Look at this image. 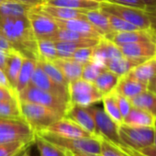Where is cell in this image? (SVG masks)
<instances>
[{
	"instance_id": "obj_37",
	"label": "cell",
	"mask_w": 156,
	"mask_h": 156,
	"mask_svg": "<svg viewBox=\"0 0 156 156\" xmlns=\"http://www.w3.org/2000/svg\"><path fill=\"white\" fill-rule=\"evenodd\" d=\"M106 69L107 68L103 62L92 59L91 61L84 64L81 78L89 82H94L97 79V77Z\"/></svg>"
},
{
	"instance_id": "obj_47",
	"label": "cell",
	"mask_w": 156,
	"mask_h": 156,
	"mask_svg": "<svg viewBox=\"0 0 156 156\" xmlns=\"http://www.w3.org/2000/svg\"><path fill=\"white\" fill-rule=\"evenodd\" d=\"M13 50H15V47L2 34H0V51L9 52Z\"/></svg>"
},
{
	"instance_id": "obj_3",
	"label": "cell",
	"mask_w": 156,
	"mask_h": 156,
	"mask_svg": "<svg viewBox=\"0 0 156 156\" xmlns=\"http://www.w3.org/2000/svg\"><path fill=\"white\" fill-rule=\"evenodd\" d=\"M19 102L23 119L31 126L36 133L46 129L53 122L64 117L50 108L36 103L20 100Z\"/></svg>"
},
{
	"instance_id": "obj_2",
	"label": "cell",
	"mask_w": 156,
	"mask_h": 156,
	"mask_svg": "<svg viewBox=\"0 0 156 156\" xmlns=\"http://www.w3.org/2000/svg\"><path fill=\"white\" fill-rule=\"evenodd\" d=\"M49 142L58 146L69 153L84 152L93 155H100V137L92 136L88 138H63L46 132L37 133Z\"/></svg>"
},
{
	"instance_id": "obj_18",
	"label": "cell",
	"mask_w": 156,
	"mask_h": 156,
	"mask_svg": "<svg viewBox=\"0 0 156 156\" xmlns=\"http://www.w3.org/2000/svg\"><path fill=\"white\" fill-rule=\"evenodd\" d=\"M24 55L18 50H13L7 52V61L5 66V73L9 79L11 88L16 92V86L18 81V76L24 60Z\"/></svg>"
},
{
	"instance_id": "obj_6",
	"label": "cell",
	"mask_w": 156,
	"mask_h": 156,
	"mask_svg": "<svg viewBox=\"0 0 156 156\" xmlns=\"http://www.w3.org/2000/svg\"><path fill=\"white\" fill-rule=\"evenodd\" d=\"M154 131L155 127H135L121 124L119 128L120 146L140 151L153 144Z\"/></svg>"
},
{
	"instance_id": "obj_17",
	"label": "cell",
	"mask_w": 156,
	"mask_h": 156,
	"mask_svg": "<svg viewBox=\"0 0 156 156\" xmlns=\"http://www.w3.org/2000/svg\"><path fill=\"white\" fill-rule=\"evenodd\" d=\"M148 89V84L141 82L135 77L131 76L129 73L122 75L119 83L115 88V91L129 99L138 96L139 94L142 93L143 91Z\"/></svg>"
},
{
	"instance_id": "obj_7",
	"label": "cell",
	"mask_w": 156,
	"mask_h": 156,
	"mask_svg": "<svg viewBox=\"0 0 156 156\" xmlns=\"http://www.w3.org/2000/svg\"><path fill=\"white\" fill-rule=\"evenodd\" d=\"M36 131L23 119L0 118V143L35 140Z\"/></svg>"
},
{
	"instance_id": "obj_28",
	"label": "cell",
	"mask_w": 156,
	"mask_h": 156,
	"mask_svg": "<svg viewBox=\"0 0 156 156\" xmlns=\"http://www.w3.org/2000/svg\"><path fill=\"white\" fill-rule=\"evenodd\" d=\"M37 63V59L31 58L25 56L19 76H18V81H17V86H16V94H19L21 92L23 89H25L31 79L32 73L34 72L35 66Z\"/></svg>"
},
{
	"instance_id": "obj_63",
	"label": "cell",
	"mask_w": 156,
	"mask_h": 156,
	"mask_svg": "<svg viewBox=\"0 0 156 156\" xmlns=\"http://www.w3.org/2000/svg\"><path fill=\"white\" fill-rule=\"evenodd\" d=\"M99 156H100V155H99Z\"/></svg>"
},
{
	"instance_id": "obj_61",
	"label": "cell",
	"mask_w": 156,
	"mask_h": 156,
	"mask_svg": "<svg viewBox=\"0 0 156 156\" xmlns=\"http://www.w3.org/2000/svg\"><path fill=\"white\" fill-rule=\"evenodd\" d=\"M154 31H155V30H154ZM155 34H156V31H155Z\"/></svg>"
},
{
	"instance_id": "obj_8",
	"label": "cell",
	"mask_w": 156,
	"mask_h": 156,
	"mask_svg": "<svg viewBox=\"0 0 156 156\" xmlns=\"http://www.w3.org/2000/svg\"><path fill=\"white\" fill-rule=\"evenodd\" d=\"M99 9L104 12L121 18L139 29H151L150 21L145 9L125 7L108 2H101Z\"/></svg>"
},
{
	"instance_id": "obj_15",
	"label": "cell",
	"mask_w": 156,
	"mask_h": 156,
	"mask_svg": "<svg viewBox=\"0 0 156 156\" xmlns=\"http://www.w3.org/2000/svg\"><path fill=\"white\" fill-rule=\"evenodd\" d=\"M118 47L122 55L129 58L147 60L156 56V41H142Z\"/></svg>"
},
{
	"instance_id": "obj_57",
	"label": "cell",
	"mask_w": 156,
	"mask_h": 156,
	"mask_svg": "<svg viewBox=\"0 0 156 156\" xmlns=\"http://www.w3.org/2000/svg\"><path fill=\"white\" fill-rule=\"evenodd\" d=\"M19 156H31V155L28 152V150H26V151H24L22 153H20Z\"/></svg>"
},
{
	"instance_id": "obj_42",
	"label": "cell",
	"mask_w": 156,
	"mask_h": 156,
	"mask_svg": "<svg viewBox=\"0 0 156 156\" xmlns=\"http://www.w3.org/2000/svg\"><path fill=\"white\" fill-rule=\"evenodd\" d=\"M93 48L94 47H81L76 49L72 57L73 60H75L76 62H80L82 64H86L87 62H88L89 61L92 60L93 57Z\"/></svg>"
},
{
	"instance_id": "obj_46",
	"label": "cell",
	"mask_w": 156,
	"mask_h": 156,
	"mask_svg": "<svg viewBox=\"0 0 156 156\" xmlns=\"http://www.w3.org/2000/svg\"><path fill=\"white\" fill-rule=\"evenodd\" d=\"M145 11L150 21V28L156 31V7L146 8Z\"/></svg>"
},
{
	"instance_id": "obj_34",
	"label": "cell",
	"mask_w": 156,
	"mask_h": 156,
	"mask_svg": "<svg viewBox=\"0 0 156 156\" xmlns=\"http://www.w3.org/2000/svg\"><path fill=\"white\" fill-rule=\"evenodd\" d=\"M37 51L38 60L53 62L56 58H58L55 41L49 39L37 40Z\"/></svg>"
},
{
	"instance_id": "obj_31",
	"label": "cell",
	"mask_w": 156,
	"mask_h": 156,
	"mask_svg": "<svg viewBox=\"0 0 156 156\" xmlns=\"http://www.w3.org/2000/svg\"><path fill=\"white\" fill-rule=\"evenodd\" d=\"M33 6L20 2H8L0 4V17L24 18L27 17L29 10Z\"/></svg>"
},
{
	"instance_id": "obj_32",
	"label": "cell",
	"mask_w": 156,
	"mask_h": 156,
	"mask_svg": "<svg viewBox=\"0 0 156 156\" xmlns=\"http://www.w3.org/2000/svg\"><path fill=\"white\" fill-rule=\"evenodd\" d=\"M102 103L104 107L105 112L118 124L121 125L123 122V117L119 111L115 91H112L111 93H108L107 95H104L102 98Z\"/></svg>"
},
{
	"instance_id": "obj_44",
	"label": "cell",
	"mask_w": 156,
	"mask_h": 156,
	"mask_svg": "<svg viewBox=\"0 0 156 156\" xmlns=\"http://www.w3.org/2000/svg\"><path fill=\"white\" fill-rule=\"evenodd\" d=\"M106 2L117 4V5H120V6H125V7L140 9H146V6L143 3L142 0H107Z\"/></svg>"
},
{
	"instance_id": "obj_21",
	"label": "cell",
	"mask_w": 156,
	"mask_h": 156,
	"mask_svg": "<svg viewBox=\"0 0 156 156\" xmlns=\"http://www.w3.org/2000/svg\"><path fill=\"white\" fill-rule=\"evenodd\" d=\"M37 8L43 13L49 15L53 19L60 20H73V19H81L87 20L85 9H73L62 7H53L47 5H39Z\"/></svg>"
},
{
	"instance_id": "obj_20",
	"label": "cell",
	"mask_w": 156,
	"mask_h": 156,
	"mask_svg": "<svg viewBox=\"0 0 156 156\" xmlns=\"http://www.w3.org/2000/svg\"><path fill=\"white\" fill-rule=\"evenodd\" d=\"M145 60H140V59H134V58H129L124 55H120L109 60H107L104 62V65L106 68L119 77L122 75L128 73L131 69H133L135 66L140 64Z\"/></svg>"
},
{
	"instance_id": "obj_39",
	"label": "cell",
	"mask_w": 156,
	"mask_h": 156,
	"mask_svg": "<svg viewBox=\"0 0 156 156\" xmlns=\"http://www.w3.org/2000/svg\"><path fill=\"white\" fill-rule=\"evenodd\" d=\"M57 56L60 58H71L73 51L81 47H89L85 43L74 41H55Z\"/></svg>"
},
{
	"instance_id": "obj_9",
	"label": "cell",
	"mask_w": 156,
	"mask_h": 156,
	"mask_svg": "<svg viewBox=\"0 0 156 156\" xmlns=\"http://www.w3.org/2000/svg\"><path fill=\"white\" fill-rule=\"evenodd\" d=\"M91 114L93 115L97 134L100 138H103L116 145L120 146V139L119 133V125H118L104 110V108L90 106L88 107Z\"/></svg>"
},
{
	"instance_id": "obj_10",
	"label": "cell",
	"mask_w": 156,
	"mask_h": 156,
	"mask_svg": "<svg viewBox=\"0 0 156 156\" xmlns=\"http://www.w3.org/2000/svg\"><path fill=\"white\" fill-rule=\"evenodd\" d=\"M27 19L29 20L36 40H51V38L59 30L55 20L49 15L41 12L37 6L32 7L29 10Z\"/></svg>"
},
{
	"instance_id": "obj_62",
	"label": "cell",
	"mask_w": 156,
	"mask_h": 156,
	"mask_svg": "<svg viewBox=\"0 0 156 156\" xmlns=\"http://www.w3.org/2000/svg\"><path fill=\"white\" fill-rule=\"evenodd\" d=\"M0 34H1V33H0Z\"/></svg>"
},
{
	"instance_id": "obj_4",
	"label": "cell",
	"mask_w": 156,
	"mask_h": 156,
	"mask_svg": "<svg viewBox=\"0 0 156 156\" xmlns=\"http://www.w3.org/2000/svg\"><path fill=\"white\" fill-rule=\"evenodd\" d=\"M69 100L71 104L90 107L102 100L103 95L93 82L79 78L68 83L67 86Z\"/></svg>"
},
{
	"instance_id": "obj_27",
	"label": "cell",
	"mask_w": 156,
	"mask_h": 156,
	"mask_svg": "<svg viewBox=\"0 0 156 156\" xmlns=\"http://www.w3.org/2000/svg\"><path fill=\"white\" fill-rule=\"evenodd\" d=\"M86 18L87 20L89 21L102 36H105L113 31L106 13L100 9L86 10Z\"/></svg>"
},
{
	"instance_id": "obj_45",
	"label": "cell",
	"mask_w": 156,
	"mask_h": 156,
	"mask_svg": "<svg viewBox=\"0 0 156 156\" xmlns=\"http://www.w3.org/2000/svg\"><path fill=\"white\" fill-rule=\"evenodd\" d=\"M17 98V94L10 88L0 86V100H11Z\"/></svg>"
},
{
	"instance_id": "obj_13",
	"label": "cell",
	"mask_w": 156,
	"mask_h": 156,
	"mask_svg": "<svg viewBox=\"0 0 156 156\" xmlns=\"http://www.w3.org/2000/svg\"><path fill=\"white\" fill-rule=\"evenodd\" d=\"M30 84L34 87H37L40 89H42L44 91L54 94V95L70 102L67 87L59 86V85L55 84L51 79V78L46 74V73L44 72L40 60H37V63H36L34 72L32 73Z\"/></svg>"
},
{
	"instance_id": "obj_26",
	"label": "cell",
	"mask_w": 156,
	"mask_h": 156,
	"mask_svg": "<svg viewBox=\"0 0 156 156\" xmlns=\"http://www.w3.org/2000/svg\"><path fill=\"white\" fill-rule=\"evenodd\" d=\"M53 41H74V42H81L85 43L89 47H94L99 41L98 39L89 38L86 35L78 33L75 31L68 30L65 29H59L56 33L51 38Z\"/></svg>"
},
{
	"instance_id": "obj_59",
	"label": "cell",
	"mask_w": 156,
	"mask_h": 156,
	"mask_svg": "<svg viewBox=\"0 0 156 156\" xmlns=\"http://www.w3.org/2000/svg\"><path fill=\"white\" fill-rule=\"evenodd\" d=\"M94 1H97V2H99V3H101V2H106L107 0H94Z\"/></svg>"
},
{
	"instance_id": "obj_58",
	"label": "cell",
	"mask_w": 156,
	"mask_h": 156,
	"mask_svg": "<svg viewBox=\"0 0 156 156\" xmlns=\"http://www.w3.org/2000/svg\"><path fill=\"white\" fill-rule=\"evenodd\" d=\"M153 145L156 146V127H155V131H154V140H153Z\"/></svg>"
},
{
	"instance_id": "obj_30",
	"label": "cell",
	"mask_w": 156,
	"mask_h": 156,
	"mask_svg": "<svg viewBox=\"0 0 156 156\" xmlns=\"http://www.w3.org/2000/svg\"><path fill=\"white\" fill-rule=\"evenodd\" d=\"M119 78L120 77L119 75L106 69L97 77V79L93 83L104 96L115 90Z\"/></svg>"
},
{
	"instance_id": "obj_55",
	"label": "cell",
	"mask_w": 156,
	"mask_h": 156,
	"mask_svg": "<svg viewBox=\"0 0 156 156\" xmlns=\"http://www.w3.org/2000/svg\"><path fill=\"white\" fill-rule=\"evenodd\" d=\"M70 156H98V155H93V154H88V153H84V152H75V153H69Z\"/></svg>"
},
{
	"instance_id": "obj_1",
	"label": "cell",
	"mask_w": 156,
	"mask_h": 156,
	"mask_svg": "<svg viewBox=\"0 0 156 156\" xmlns=\"http://www.w3.org/2000/svg\"><path fill=\"white\" fill-rule=\"evenodd\" d=\"M0 33L16 50L38 60L37 40L27 17H0Z\"/></svg>"
},
{
	"instance_id": "obj_12",
	"label": "cell",
	"mask_w": 156,
	"mask_h": 156,
	"mask_svg": "<svg viewBox=\"0 0 156 156\" xmlns=\"http://www.w3.org/2000/svg\"><path fill=\"white\" fill-rule=\"evenodd\" d=\"M41 132H46L63 138H88L94 136L66 117L59 119Z\"/></svg>"
},
{
	"instance_id": "obj_35",
	"label": "cell",
	"mask_w": 156,
	"mask_h": 156,
	"mask_svg": "<svg viewBox=\"0 0 156 156\" xmlns=\"http://www.w3.org/2000/svg\"><path fill=\"white\" fill-rule=\"evenodd\" d=\"M34 144H36L40 151V156H69V152L49 142L37 133Z\"/></svg>"
},
{
	"instance_id": "obj_52",
	"label": "cell",
	"mask_w": 156,
	"mask_h": 156,
	"mask_svg": "<svg viewBox=\"0 0 156 156\" xmlns=\"http://www.w3.org/2000/svg\"><path fill=\"white\" fill-rule=\"evenodd\" d=\"M20 1L21 3L28 4V5H30V6H33V7L41 5L43 3V0H20Z\"/></svg>"
},
{
	"instance_id": "obj_50",
	"label": "cell",
	"mask_w": 156,
	"mask_h": 156,
	"mask_svg": "<svg viewBox=\"0 0 156 156\" xmlns=\"http://www.w3.org/2000/svg\"><path fill=\"white\" fill-rule=\"evenodd\" d=\"M6 61H7V51H0V69H2L3 71L5 70Z\"/></svg>"
},
{
	"instance_id": "obj_5",
	"label": "cell",
	"mask_w": 156,
	"mask_h": 156,
	"mask_svg": "<svg viewBox=\"0 0 156 156\" xmlns=\"http://www.w3.org/2000/svg\"><path fill=\"white\" fill-rule=\"evenodd\" d=\"M18 99L20 101H27L31 103H36L47 108H50L62 116L65 115V112L70 105V102L54 95L50 92L44 91L30 84L23 89L21 92L17 94Z\"/></svg>"
},
{
	"instance_id": "obj_43",
	"label": "cell",
	"mask_w": 156,
	"mask_h": 156,
	"mask_svg": "<svg viewBox=\"0 0 156 156\" xmlns=\"http://www.w3.org/2000/svg\"><path fill=\"white\" fill-rule=\"evenodd\" d=\"M115 95H116V98H117V102H118L119 111H120V113H121V115H122V117L124 119L128 115L129 110L131 109L132 105L130 103V100L129 98H127L126 97L117 93L116 91H115Z\"/></svg>"
},
{
	"instance_id": "obj_60",
	"label": "cell",
	"mask_w": 156,
	"mask_h": 156,
	"mask_svg": "<svg viewBox=\"0 0 156 156\" xmlns=\"http://www.w3.org/2000/svg\"><path fill=\"white\" fill-rule=\"evenodd\" d=\"M155 127H156V122H155Z\"/></svg>"
},
{
	"instance_id": "obj_25",
	"label": "cell",
	"mask_w": 156,
	"mask_h": 156,
	"mask_svg": "<svg viewBox=\"0 0 156 156\" xmlns=\"http://www.w3.org/2000/svg\"><path fill=\"white\" fill-rule=\"evenodd\" d=\"M43 5L73 9L93 10L99 9L100 3L94 0H43Z\"/></svg>"
},
{
	"instance_id": "obj_51",
	"label": "cell",
	"mask_w": 156,
	"mask_h": 156,
	"mask_svg": "<svg viewBox=\"0 0 156 156\" xmlns=\"http://www.w3.org/2000/svg\"><path fill=\"white\" fill-rule=\"evenodd\" d=\"M119 147L121 148V150H123L129 156H143L138 151H135V150H132V149H129V148H127V147H123V146H119Z\"/></svg>"
},
{
	"instance_id": "obj_38",
	"label": "cell",
	"mask_w": 156,
	"mask_h": 156,
	"mask_svg": "<svg viewBox=\"0 0 156 156\" xmlns=\"http://www.w3.org/2000/svg\"><path fill=\"white\" fill-rule=\"evenodd\" d=\"M41 66L44 70V72L46 73V74L51 78V79L57 85L59 86H62L67 87L68 83L65 80V78L62 74V73L61 72V70L52 62H48V61H41L40 60Z\"/></svg>"
},
{
	"instance_id": "obj_53",
	"label": "cell",
	"mask_w": 156,
	"mask_h": 156,
	"mask_svg": "<svg viewBox=\"0 0 156 156\" xmlns=\"http://www.w3.org/2000/svg\"><path fill=\"white\" fill-rule=\"evenodd\" d=\"M148 89L156 95V75L148 83Z\"/></svg>"
},
{
	"instance_id": "obj_11",
	"label": "cell",
	"mask_w": 156,
	"mask_h": 156,
	"mask_svg": "<svg viewBox=\"0 0 156 156\" xmlns=\"http://www.w3.org/2000/svg\"><path fill=\"white\" fill-rule=\"evenodd\" d=\"M103 37L117 46L142 41H156L155 31L151 29H138L129 31H112Z\"/></svg>"
},
{
	"instance_id": "obj_56",
	"label": "cell",
	"mask_w": 156,
	"mask_h": 156,
	"mask_svg": "<svg viewBox=\"0 0 156 156\" xmlns=\"http://www.w3.org/2000/svg\"><path fill=\"white\" fill-rule=\"evenodd\" d=\"M8 2H20V3H21L20 0H0V4L8 3Z\"/></svg>"
},
{
	"instance_id": "obj_49",
	"label": "cell",
	"mask_w": 156,
	"mask_h": 156,
	"mask_svg": "<svg viewBox=\"0 0 156 156\" xmlns=\"http://www.w3.org/2000/svg\"><path fill=\"white\" fill-rule=\"evenodd\" d=\"M0 86L12 89L11 87H10V85H9V82L8 77H7L5 72H4L2 69H0ZM12 90H13V89H12ZM13 91H14V90H13Z\"/></svg>"
},
{
	"instance_id": "obj_16",
	"label": "cell",
	"mask_w": 156,
	"mask_h": 156,
	"mask_svg": "<svg viewBox=\"0 0 156 156\" xmlns=\"http://www.w3.org/2000/svg\"><path fill=\"white\" fill-rule=\"evenodd\" d=\"M53 19V18H52ZM59 29H65L86 35L93 39H101L103 36L96 30V28L87 20L73 19V20H60L53 19Z\"/></svg>"
},
{
	"instance_id": "obj_48",
	"label": "cell",
	"mask_w": 156,
	"mask_h": 156,
	"mask_svg": "<svg viewBox=\"0 0 156 156\" xmlns=\"http://www.w3.org/2000/svg\"><path fill=\"white\" fill-rule=\"evenodd\" d=\"M138 151L140 154H142L143 156H156V146L152 144V145L145 147Z\"/></svg>"
},
{
	"instance_id": "obj_24",
	"label": "cell",
	"mask_w": 156,
	"mask_h": 156,
	"mask_svg": "<svg viewBox=\"0 0 156 156\" xmlns=\"http://www.w3.org/2000/svg\"><path fill=\"white\" fill-rule=\"evenodd\" d=\"M129 73L136 79L148 84L156 75V56L143 61L131 69Z\"/></svg>"
},
{
	"instance_id": "obj_14",
	"label": "cell",
	"mask_w": 156,
	"mask_h": 156,
	"mask_svg": "<svg viewBox=\"0 0 156 156\" xmlns=\"http://www.w3.org/2000/svg\"><path fill=\"white\" fill-rule=\"evenodd\" d=\"M64 117L73 120L76 124L82 127L85 130H87L90 134L94 136H98L95 120L93 115L88 109V107H81L70 103Z\"/></svg>"
},
{
	"instance_id": "obj_23",
	"label": "cell",
	"mask_w": 156,
	"mask_h": 156,
	"mask_svg": "<svg viewBox=\"0 0 156 156\" xmlns=\"http://www.w3.org/2000/svg\"><path fill=\"white\" fill-rule=\"evenodd\" d=\"M156 118L150 113L132 107L128 115L123 119L122 124L135 127H155Z\"/></svg>"
},
{
	"instance_id": "obj_40",
	"label": "cell",
	"mask_w": 156,
	"mask_h": 156,
	"mask_svg": "<svg viewBox=\"0 0 156 156\" xmlns=\"http://www.w3.org/2000/svg\"><path fill=\"white\" fill-rule=\"evenodd\" d=\"M105 13L108 19L109 24H110L113 31H129V30H134L139 29L136 26L132 25L131 23L127 22L126 20H122L121 18H119L118 16H115L113 14H109L107 12H105Z\"/></svg>"
},
{
	"instance_id": "obj_54",
	"label": "cell",
	"mask_w": 156,
	"mask_h": 156,
	"mask_svg": "<svg viewBox=\"0 0 156 156\" xmlns=\"http://www.w3.org/2000/svg\"><path fill=\"white\" fill-rule=\"evenodd\" d=\"M146 8H153L156 7V0H142Z\"/></svg>"
},
{
	"instance_id": "obj_36",
	"label": "cell",
	"mask_w": 156,
	"mask_h": 156,
	"mask_svg": "<svg viewBox=\"0 0 156 156\" xmlns=\"http://www.w3.org/2000/svg\"><path fill=\"white\" fill-rule=\"evenodd\" d=\"M0 118H23L18 97L11 100H0Z\"/></svg>"
},
{
	"instance_id": "obj_22",
	"label": "cell",
	"mask_w": 156,
	"mask_h": 156,
	"mask_svg": "<svg viewBox=\"0 0 156 156\" xmlns=\"http://www.w3.org/2000/svg\"><path fill=\"white\" fill-rule=\"evenodd\" d=\"M122 54L119 51V48L116 44L111 42L110 41L102 37L99 40V41L97 43V45H95L93 48L92 59L104 63L107 60H109V59H112Z\"/></svg>"
},
{
	"instance_id": "obj_41",
	"label": "cell",
	"mask_w": 156,
	"mask_h": 156,
	"mask_svg": "<svg viewBox=\"0 0 156 156\" xmlns=\"http://www.w3.org/2000/svg\"><path fill=\"white\" fill-rule=\"evenodd\" d=\"M100 156H129L119 145H116L103 138H100Z\"/></svg>"
},
{
	"instance_id": "obj_29",
	"label": "cell",
	"mask_w": 156,
	"mask_h": 156,
	"mask_svg": "<svg viewBox=\"0 0 156 156\" xmlns=\"http://www.w3.org/2000/svg\"><path fill=\"white\" fill-rule=\"evenodd\" d=\"M129 100L132 107L140 108L156 118V95L149 89Z\"/></svg>"
},
{
	"instance_id": "obj_33",
	"label": "cell",
	"mask_w": 156,
	"mask_h": 156,
	"mask_svg": "<svg viewBox=\"0 0 156 156\" xmlns=\"http://www.w3.org/2000/svg\"><path fill=\"white\" fill-rule=\"evenodd\" d=\"M34 142L35 140H28L0 143V156H19L34 144Z\"/></svg>"
},
{
	"instance_id": "obj_19",
	"label": "cell",
	"mask_w": 156,
	"mask_h": 156,
	"mask_svg": "<svg viewBox=\"0 0 156 156\" xmlns=\"http://www.w3.org/2000/svg\"><path fill=\"white\" fill-rule=\"evenodd\" d=\"M52 62L61 70L67 83L81 78L84 64L76 62L73 58L58 57Z\"/></svg>"
}]
</instances>
